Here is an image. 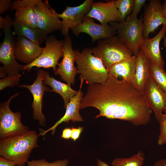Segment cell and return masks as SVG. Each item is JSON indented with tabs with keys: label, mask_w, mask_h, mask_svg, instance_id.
Wrapping results in <instances>:
<instances>
[{
	"label": "cell",
	"mask_w": 166,
	"mask_h": 166,
	"mask_svg": "<svg viewBox=\"0 0 166 166\" xmlns=\"http://www.w3.org/2000/svg\"><path fill=\"white\" fill-rule=\"evenodd\" d=\"M89 107L99 110L96 118L117 119L137 126L148 124L152 112L143 93L110 73L105 82L88 85L80 109Z\"/></svg>",
	"instance_id": "cell-1"
},
{
	"label": "cell",
	"mask_w": 166,
	"mask_h": 166,
	"mask_svg": "<svg viewBox=\"0 0 166 166\" xmlns=\"http://www.w3.org/2000/svg\"><path fill=\"white\" fill-rule=\"evenodd\" d=\"M39 135L30 130L20 135L0 140V155L14 161L17 166H25L32 150L38 147Z\"/></svg>",
	"instance_id": "cell-2"
},
{
	"label": "cell",
	"mask_w": 166,
	"mask_h": 166,
	"mask_svg": "<svg viewBox=\"0 0 166 166\" xmlns=\"http://www.w3.org/2000/svg\"><path fill=\"white\" fill-rule=\"evenodd\" d=\"M74 50L78 73L88 85L101 83L107 80L109 75L108 69L100 58L92 54L91 48H85L81 52Z\"/></svg>",
	"instance_id": "cell-3"
},
{
	"label": "cell",
	"mask_w": 166,
	"mask_h": 166,
	"mask_svg": "<svg viewBox=\"0 0 166 166\" xmlns=\"http://www.w3.org/2000/svg\"><path fill=\"white\" fill-rule=\"evenodd\" d=\"M98 41L97 45L91 48V51L94 55L101 60L108 69L133 55L117 35Z\"/></svg>",
	"instance_id": "cell-4"
},
{
	"label": "cell",
	"mask_w": 166,
	"mask_h": 166,
	"mask_svg": "<svg viewBox=\"0 0 166 166\" xmlns=\"http://www.w3.org/2000/svg\"><path fill=\"white\" fill-rule=\"evenodd\" d=\"M110 25L115 29L117 36L132 53L136 56L140 50L144 39L142 16L139 19L128 16L121 22H111Z\"/></svg>",
	"instance_id": "cell-5"
},
{
	"label": "cell",
	"mask_w": 166,
	"mask_h": 166,
	"mask_svg": "<svg viewBox=\"0 0 166 166\" xmlns=\"http://www.w3.org/2000/svg\"><path fill=\"white\" fill-rule=\"evenodd\" d=\"M13 20L3 29L4 37L0 46V62L3 66L0 68V77L13 75L24 70V65L18 63L15 56V42L12 27Z\"/></svg>",
	"instance_id": "cell-6"
},
{
	"label": "cell",
	"mask_w": 166,
	"mask_h": 166,
	"mask_svg": "<svg viewBox=\"0 0 166 166\" xmlns=\"http://www.w3.org/2000/svg\"><path fill=\"white\" fill-rule=\"evenodd\" d=\"M19 95L17 93L10 97L0 105V138L24 134L30 130L29 127L21 121V113L19 111L13 112L10 107L12 100Z\"/></svg>",
	"instance_id": "cell-7"
},
{
	"label": "cell",
	"mask_w": 166,
	"mask_h": 166,
	"mask_svg": "<svg viewBox=\"0 0 166 166\" xmlns=\"http://www.w3.org/2000/svg\"><path fill=\"white\" fill-rule=\"evenodd\" d=\"M45 46L40 55L31 63L24 65V69L29 72L34 67L45 69L52 68L54 73L59 59L63 57V41L58 40L53 36L45 40Z\"/></svg>",
	"instance_id": "cell-8"
},
{
	"label": "cell",
	"mask_w": 166,
	"mask_h": 166,
	"mask_svg": "<svg viewBox=\"0 0 166 166\" xmlns=\"http://www.w3.org/2000/svg\"><path fill=\"white\" fill-rule=\"evenodd\" d=\"M35 13L37 27L48 34L61 30L62 25L58 14L52 9L48 1L38 0L33 6Z\"/></svg>",
	"instance_id": "cell-9"
},
{
	"label": "cell",
	"mask_w": 166,
	"mask_h": 166,
	"mask_svg": "<svg viewBox=\"0 0 166 166\" xmlns=\"http://www.w3.org/2000/svg\"><path fill=\"white\" fill-rule=\"evenodd\" d=\"M63 40V59L62 61L57 65L54 73L58 74L67 84L71 87L73 85L76 74L78 73V70L74 66L75 62L74 50L73 49L72 40L69 34L65 36Z\"/></svg>",
	"instance_id": "cell-10"
},
{
	"label": "cell",
	"mask_w": 166,
	"mask_h": 166,
	"mask_svg": "<svg viewBox=\"0 0 166 166\" xmlns=\"http://www.w3.org/2000/svg\"><path fill=\"white\" fill-rule=\"evenodd\" d=\"M43 69H39L37 73V77L31 85L22 84L19 85L20 87L27 88L31 92L33 97V101L31 106L33 109V119L39 121L41 126L46 125L45 117L42 112L43 98L45 92H49V88L43 84Z\"/></svg>",
	"instance_id": "cell-11"
},
{
	"label": "cell",
	"mask_w": 166,
	"mask_h": 166,
	"mask_svg": "<svg viewBox=\"0 0 166 166\" xmlns=\"http://www.w3.org/2000/svg\"><path fill=\"white\" fill-rule=\"evenodd\" d=\"M74 35L78 36L82 32L86 33L91 37L92 43L96 40L116 35L114 28L108 24H99L94 22L93 18L85 16L80 24L71 29Z\"/></svg>",
	"instance_id": "cell-12"
},
{
	"label": "cell",
	"mask_w": 166,
	"mask_h": 166,
	"mask_svg": "<svg viewBox=\"0 0 166 166\" xmlns=\"http://www.w3.org/2000/svg\"><path fill=\"white\" fill-rule=\"evenodd\" d=\"M92 0H86L81 5L74 7L66 6L62 13L58 14L59 18H61V34L64 36L69 34L70 28L80 24L83 18L90 10Z\"/></svg>",
	"instance_id": "cell-13"
},
{
	"label": "cell",
	"mask_w": 166,
	"mask_h": 166,
	"mask_svg": "<svg viewBox=\"0 0 166 166\" xmlns=\"http://www.w3.org/2000/svg\"><path fill=\"white\" fill-rule=\"evenodd\" d=\"M162 4L159 0L149 1L142 18L144 39L149 38L150 34L154 32L160 25H166V18L162 12Z\"/></svg>",
	"instance_id": "cell-14"
},
{
	"label": "cell",
	"mask_w": 166,
	"mask_h": 166,
	"mask_svg": "<svg viewBox=\"0 0 166 166\" xmlns=\"http://www.w3.org/2000/svg\"><path fill=\"white\" fill-rule=\"evenodd\" d=\"M81 84L78 93L72 97L66 107V111L64 115L51 127L46 130L40 129L39 135L44 136L48 132L51 131V134L53 135L57 127L62 122L68 123L69 121L74 122L82 121L83 119L79 113L81 109V102L84 96L83 93L81 89L84 80L80 76Z\"/></svg>",
	"instance_id": "cell-15"
},
{
	"label": "cell",
	"mask_w": 166,
	"mask_h": 166,
	"mask_svg": "<svg viewBox=\"0 0 166 166\" xmlns=\"http://www.w3.org/2000/svg\"><path fill=\"white\" fill-rule=\"evenodd\" d=\"M143 93L158 121L162 112H166V93L156 85L150 77L146 83Z\"/></svg>",
	"instance_id": "cell-16"
},
{
	"label": "cell",
	"mask_w": 166,
	"mask_h": 166,
	"mask_svg": "<svg viewBox=\"0 0 166 166\" xmlns=\"http://www.w3.org/2000/svg\"><path fill=\"white\" fill-rule=\"evenodd\" d=\"M86 16L97 19L101 24L111 22H119L120 15L115 5V0L106 2H93Z\"/></svg>",
	"instance_id": "cell-17"
},
{
	"label": "cell",
	"mask_w": 166,
	"mask_h": 166,
	"mask_svg": "<svg viewBox=\"0 0 166 166\" xmlns=\"http://www.w3.org/2000/svg\"><path fill=\"white\" fill-rule=\"evenodd\" d=\"M166 33V25H163L155 37L151 38L144 39L140 48V50L148 58L163 69H164V61L160 50V43L165 37Z\"/></svg>",
	"instance_id": "cell-18"
},
{
	"label": "cell",
	"mask_w": 166,
	"mask_h": 166,
	"mask_svg": "<svg viewBox=\"0 0 166 166\" xmlns=\"http://www.w3.org/2000/svg\"><path fill=\"white\" fill-rule=\"evenodd\" d=\"M38 0H15L11 2L10 10H16L14 20L30 27L37 28L35 13L33 6Z\"/></svg>",
	"instance_id": "cell-19"
},
{
	"label": "cell",
	"mask_w": 166,
	"mask_h": 166,
	"mask_svg": "<svg viewBox=\"0 0 166 166\" xmlns=\"http://www.w3.org/2000/svg\"><path fill=\"white\" fill-rule=\"evenodd\" d=\"M43 47L22 36H17L15 44V56L17 60L29 64L42 53Z\"/></svg>",
	"instance_id": "cell-20"
},
{
	"label": "cell",
	"mask_w": 166,
	"mask_h": 166,
	"mask_svg": "<svg viewBox=\"0 0 166 166\" xmlns=\"http://www.w3.org/2000/svg\"><path fill=\"white\" fill-rule=\"evenodd\" d=\"M136 69L132 84L143 93L146 83L150 77V60L140 50L136 56Z\"/></svg>",
	"instance_id": "cell-21"
},
{
	"label": "cell",
	"mask_w": 166,
	"mask_h": 166,
	"mask_svg": "<svg viewBox=\"0 0 166 166\" xmlns=\"http://www.w3.org/2000/svg\"><path fill=\"white\" fill-rule=\"evenodd\" d=\"M136 56L133 55L127 59L112 65L108 69L109 73L132 83L136 71Z\"/></svg>",
	"instance_id": "cell-22"
},
{
	"label": "cell",
	"mask_w": 166,
	"mask_h": 166,
	"mask_svg": "<svg viewBox=\"0 0 166 166\" xmlns=\"http://www.w3.org/2000/svg\"><path fill=\"white\" fill-rule=\"evenodd\" d=\"M12 26L13 33L17 36H22L34 43L40 45L48 37V34L38 28H34L29 27L22 23L14 20Z\"/></svg>",
	"instance_id": "cell-23"
},
{
	"label": "cell",
	"mask_w": 166,
	"mask_h": 166,
	"mask_svg": "<svg viewBox=\"0 0 166 166\" xmlns=\"http://www.w3.org/2000/svg\"><path fill=\"white\" fill-rule=\"evenodd\" d=\"M43 84L50 86L52 89L49 92H54L59 94L62 97L64 104V108L66 106L71 98L76 95L78 91L73 89L71 87L50 77L48 72L43 70Z\"/></svg>",
	"instance_id": "cell-24"
},
{
	"label": "cell",
	"mask_w": 166,
	"mask_h": 166,
	"mask_svg": "<svg viewBox=\"0 0 166 166\" xmlns=\"http://www.w3.org/2000/svg\"><path fill=\"white\" fill-rule=\"evenodd\" d=\"M149 60L150 77L156 85L166 93V73L164 69Z\"/></svg>",
	"instance_id": "cell-25"
},
{
	"label": "cell",
	"mask_w": 166,
	"mask_h": 166,
	"mask_svg": "<svg viewBox=\"0 0 166 166\" xmlns=\"http://www.w3.org/2000/svg\"><path fill=\"white\" fill-rule=\"evenodd\" d=\"M144 161L143 152L139 150L136 154L127 158H117L111 163L113 166H142Z\"/></svg>",
	"instance_id": "cell-26"
},
{
	"label": "cell",
	"mask_w": 166,
	"mask_h": 166,
	"mask_svg": "<svg viewBox=\"0 0 166 166\" xmlns=\"http://www.w3.org/2000/svg\"><path fill=\"white\" fill-rule=\"evenodd\" d=\"M134 2V0H115V5L120 15L119 22L124 21L130 15L132 10Z\"/></svg>",
	"instance_id": "cell-27"
},
{
	"label": "cell",
	"mask_w": 166,
	"mask_h": 166,
	"mask_svg": "<svg viewBox=\"0 0 166 166\" xmlns=\"http://www.w3.org/2000/svg\"><path fill=\"white\" fill-rule=\"evenodd\" d=\"M69 163V161L66 159L57 160L51 162L42 159L28 161L27 166H68Z\"/></svg>",
	"instance_id": "cell-28"
},
{
	"label": "cell",
	"mask_w": 166,
	"mask_h": 166,
	"mask_svg": "<svg viewBox=\"0 0 166 166\" xmlns=\"http://www.w3.org/2000/svg\"><path fill=\"white\" fill-rule=\"evenodd\" d=\"M21 74L20 73L7 75L0 80V90L2 91L7 87H12L17 85L20 80Z\"/></svg>",
	"instance_id": "cell-29"
},
{
	"label": "cell",
	"mask_w": 166,
	"mask_h": 166,
	"mask_svg": "<svg viewBox=\"0 0 166 166\" xmlns=\"http://www.w3.org/2000/svg\"><path fill=\"white\" fill-rule=\"evenodd\" d=\"M159 124L160 133L157 141L160 146L166 144V113L162 114L158 121Z\"/></svg>",
	"instance_id": "cell-30"
},
{
	"label": "cell",
	"mask_w": 166,
	"mask_h": 166,
	"mask_svg": "<svg viewBox=\"0 0 166 166\" xmlns=\"http://www.w3.org/2000/svg\"><path fill=\"white\" fill-rule=\"evenodd\" d=\"M146 1V0H134L132 10L130 15L132 18H137L138 14L144 5Z\"/></svg>",
	"instance_id": "cell-31"
},
{
	"label": "cell",
	"mask_w": 166,
	"mask_h": 166,
	"mask_svg": "<svg viewBox=\"0 0 166 166\" xmlns=\"http://www.w3.org/2000/svg\"><path fill=\"white\" fill-rule=\"evenodd\" d=\"M71 138L73 141H76L80 136L83 130V127H79L78 128L72 127Z\"/></svg>",
	"instance_id": "cell-32"
},
{
	"label": "cell",
	"mask_w": 166,
	"mask_h": 166,
	"mask_svg": "<svg viewBox=\"0 0 166 166\" xmlns=\"http://www.w3.org/2000/svg\"><path fill=\"white\" fill-rule=\"evenodd\" d=\"M11 1L10 0H0V13L2 14L10 8Z\"/></svg>",
	"instance_id": "cell-33"
},
{
	"label": "cell",
	"mask_w": 166,
	"mask_h": 166,
	"mask_svg": "<svg viewBox=\"0 0 166 166\" xmlns=\"http://www.w3.org/2000/svg\"><path fill=\"white\" fill-rule=\"evenodd\" d=\"M16 164L14 161L9 160L4 157L0 156V166H16Z\"/></svg>",
	"instance_id": "cell-34"
},
{
	"label": "cell",
	"mask_w": 166,
	"mask_h": 166,
	"mask_svg": "<svg viewBox=\"0 0 166 166\" xmlns=\"http://www.w3.org/2000/svg\"><path fill=\"white\" fill-rule=\"evenodd\" d=\"M13 20L9 15H7L5 18L0 16V28H4L5 26L10 22Z\"/></svg>",
	"instance_id": "cell-35"
},
{
	"label": "cell",
	"mask_w": 166,
	"mask_h": 166,
	"mask_svg": "<svg viewBox=\"0 0 166 166\" xmlns=\"http://www.w3.org/2000/svg\"><path fill=\"white\" fill-rule=\"evenodd\" d=\"M71 128H66L63 130L61 137L64 139H69L71 138Z\"/></svg>",
	"instance_id": "cell-36"
},
{
	"label": "cell",
	"mask_w": 166,
	"mask_h": 166,
	"mask_svg": "<svg viewBox=\"0 0 166 166\" xmlns=\"http://www.w3.org/2000/svg\"><path fill=\"white\" fill-rule=\"evenodd\" d=\"M153 166H166V158L159 160L155 163Z\"/></svg>",
	"instance_id": "cell-37"
},
{
	"label": "cell",
	"mask_w": 166,
	"mask_h": 166,
	"mask_svg": "<svg viewBox=\"0 0 166 166\" xmlns=\"http://www.w3.org/2000/svg\"><path fill=\"white\" fill-rule=\"evenodd\" d=\"M162 11L164 16L166 18V0H164L162 4Z\"/></svg>",
	"instance_id": "cell-38"
},
{
	"label": "cell",
	"mask_w": 166,
	"mask_h": 166,
	"mask_svg": "<svg viewBox=\"0 0 166 166\" xmlns=\"http://www.w3.org/2000/svg\"><path fill=\"white\" fill-rule=\"evenodd\" d=\"M97 166H109L104 161L100 159H97Z\"/></svg>",
	"instance_id": "cell-39"
},
{
	"label": "cell",
	"mask_w": 166,
	"mask_h": 166,
	"mask_svg": "<svg viewBox=\"0 0 166 166\" xmlns=\"http://www.w3.org/2000/svg\"><path fill=\"white\" fill-rule=\"evenodd\" d=\"M163 44H164V46L165 47V48L166 49V36H165V37L164 38V41Z\"/></svg>",
	"instance_id": "cell-40"
}]
</instances>
